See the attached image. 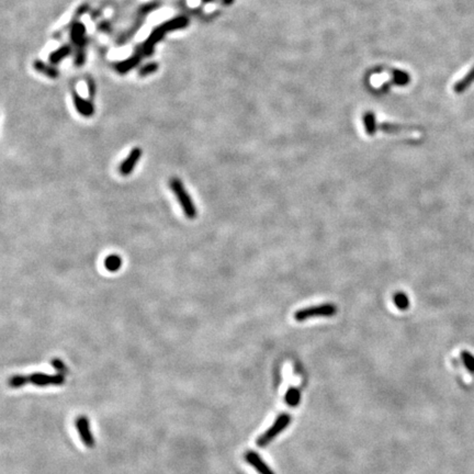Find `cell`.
<instances>
[{
  "mask_svg": "<svg viewBox=\"0 0 474 474\" xmlns=\"http://www.w3.org/2000/svg\"><path fill=\"white\" fill-rule=\"evenodd\" d=\"M169 186H170V189L173 190V192L175 193L177 199H178L179 204L182 207L183 213L186 214V217L190 220L195 219V217H197V207H195L192 199L190 198V195H189L188 191L186 190V188L185 186H183L181 180L175 177V178L170 179Z\"/></svg>",
  "mask_w": 474,
  "mask_h": 474,
  "instance_id": "6da1fadb",
  "label": "cell"
},
{
  "mask_svg": "<svg viewBox=\"0 0 474 474\" xmlns=\"http://www.w3.org/2000/svg\"><path fill=\"white\" fill-rule=\"evenodd\" d=\"M337 313V306L333 303H322V304L313 305L301 308L294 313V320L296 322H304L315 318H332Z\"/></svg>",
  "mask_w": 474,
  "mask_h": 474,
  "instance_id": "7a4b0ae2",
  "label": "cell"
},
{
  "mask_svg": "<svg viewBox=\"0 0 474 474\" xmlns=\"http://www.w3.org/2000/svg\"><path fill=\"white\" fill-rule=\"evenodd\" d=\"M290 422H291V417H290L289 415L287 414H283V415H280L279 417H278V418L276 419L275 422V424L271 426L268 431L262 434L260 437L258 438L257 440V445L259 447H265V446H267L269 442L273 441L278 435L281 434L284 429H286L288 427V425L290 424Z\"/></svg>",
  "mask_w": 474,
  "mask_h": 474,
  "instance_id": "3957f363",
  "label": "cell"
},
{
  "mask_svg": "<svg viewBox=\"0 0 474 474\" xmlns=\"http://www.w3.org/2000/svg\"><path fill=\"white\" fill-rule=\"evenodd\" d=\"M29 383H32L36 387H47V385H62L65 383V376L62 374L47 375L43 372H35L28 376Z\"/></svg>",
  "mask_w": 474,
  "mask_h": 474,
  "instance_id": "277c9868",
  "label": "cell"
},
{
  "mask_svg": "<svg viewBox=\"0 0 474 474\" xmlns=\"http://www.w3.org/2000/svg\"><path fill=\"white\" fill-rule=\"evenodd\" d=\"M75 426L76 429H77L78 435L80 436V439L83 441V444L88 448H92L94 446V439L90 432L89 419H88L86 416H79L76 418Z\"/></svg>",
  "mask_w": 474,
  "mask_h": 474,
  "instance_id": "5b68a950",
  "label": "cell"
},
{
  "mask_svg": "<svg viewBox=\"0 0 474 474\" xmlns=\"http://www.w3.org/2000/svg\"><path fill=\"white\" fill-rule=\"evenodd\" d=\"M143 151L141 148L135 147L131 150V153L128 155V157L125 158V161H123L121 164H120L119 167V172L122 176H129L132 172H133L136 164L140 161V158L142 157Z\"/></svg>",
  "mask_w": 474,
  "mask_h": 474,
  "instance_id": "8992f818",
  "label": "cell"
},
{
  "mask_svg": "<svg viewBox=\"0 0 474 474\" xmlns=\"http://www.w3.org/2000/svg\"><path fill=\"white\" fill-rule=\"evenodd\" d=\"M245 460L247 461L252 467H255L259 474H275L273 470L269 469V466L260 458V456L254 451H248L247 453H246Z\"/></svg>",
  "mask_w": 474,
  "mask_h": 474,
  "instance_id": "52a82bcc",
  "label": "cell"
},
{
  "mask_svg": "<svg viewBox=\"0 0 474 474\" xmlns=\"http://www.w3.org/2000/svg\"><path fill=\"white\" fill-rule=\"evenodd\" d=\"M473 83H474V65L470 69L469 73H467L462 79H461L460 81H458V83L453 86V90H454V92L461 93V92L465 91L467 88H469Z\"/></svg>",
  "mask_w": 474,
  "mask_h": 474,
  "instance_id": "ba28073f",
  "label": "cell"
},
{
  "mask_svg": "<svg viewBox=\"0 0 474 474\" xmlns=\"http://www.w3.org/2000/svg\"><path fill=\"white\" fill-rule=\"evenodd\" d=\"M363 124H364V129L368 135H375L378 131V123L376 121L375 115L372 112H366L364 113L363 117Z\"/></svg>",
  "mask_w": 474,
  "mask_h": 474,
  "instance_id": "9c48e42d",
  "label": "cell"
},
{
  "mask_svg": "<svg viewBox=\"0 0 474 474\" xmlns=\"http://www.w3.org/2000/svg\"><path fill=\"white\" fill-rule=\"evenodd\" d=\"M378 130H382L384 133L389 134H400L405 132L406 130H410L408 126H403L399 124H390V123H382L381 125H378Z\"/></svg>",
  "mask_w": 474,
  "mask_h": 474,
  "instance_id": "30bf717a",
  "label": "cell"
},
{
  "mask_svg": "<svg viewBox=\"0 0 474 474\" xmlns=\"http://www.w3.org/2000/svg\"><path fill=\"white\" fill-rule=\"evenodd\" d=\"M122 266V259L118 255H110L104 259V267L107 270L111 271V273H115V271L119 270Z\"/></svg>",
  "mask_w": 474,
  "mask_h": 474,
  "instance_id": "8fae6325",
  "label": "cell"
},
{
  "mask_svg": "<svg viewBox=\"0 0 474 474\" xmlns=\"http://www.w3.org/2000/svg\"><path fill=\"white\" fill-rule=\"evenodd\" d=\"M393 302L395 306L399 309H401V311H405V309H407L409 306V300L407 298V295L403 292H397L396 294H394Z\"/></svg>",
  "mask_w": 474,
  "mask_h": 474,
  "instance_id": "7c38bea8",
  "label": "cell"
},
{
  "mask_svg": "<svg viewBox=\"0 0 474 474\" xmlns=\"http://www.w3.org/2000/svg\"><path fill=\"white\" fill-rule=\"evenodd\" d=\"M286 402L290 406H296L300 402V391L298 389H289L286 394Z\"/></svg>",
  "mask_w": 474,
  "mask_h": 474,
  "instance_id": "4fadbf2b",
  "label": "cell"
},
{
  "mask_svg": "<svg viewBox=\"0 0 474 474\" xmlns=\"http://www.w3.org/2000/svg\"><path fill=\"white\" fill-rule=\"evenodd\" d=\"M461 359H462V362L465 365L466 370L470 372V374L474 375V356L471 352L467 350H463L461 352Z\"/></svg>",
  "mask_w": 474,
  "mask_h": 474,
  "instance_id": "5bb4252c",
  "label": "cell"
},
{
  "mask_svg": "<svg viewBox=\"0 0 474 474\" xmlns=\"http://www.w3.org/2000/svg\"><path fill=\"white\" fill-rule=\"evenodd\" d=\"M27 383H29L28 376H22V375H17V376L11 377L8 381L10 388H14V389L22 388L23 385H25Z\"/></svg>",
  "mask_w": 474,
  "mask_h": 474,
  "instance_id": "9a60e30c",
  "label": "cell"
},
{
  "mask_svg": "<svg viewBox=\"0 0 474 474\" xmlns=\"http://www.w3.org/2000/svg\"><path fill=\"white\" fill-rule=\"evenodd\" d=\"M50 364H52L53 368L59 372V374H62V375H66L68 374V368L66 366V364L62 361L61 359L59 358H54L50 360Z\"/></svg>",
  "mask_w": 474,
  "mask_h": 474,
  "instance_id": "2e32d148",
  "label": "cell"
},
{
  "mask_svg": "<svg viewBox=\"0 0 474 474\" xmlns=\"http://www.w3.org/2000/svg\"><path fill=\"white\" fill-rule=\"evenodd\" d=\"M393 79L395 81V84L397 85H406L409 81V77L406 73H403L400 71H395L393 73Z\"/></svg>",
  "mask_w": 474,
  "mask_h": 474,
  "instance_id": "e0dca14e",
  "label": "cell"
}]
</instances>
